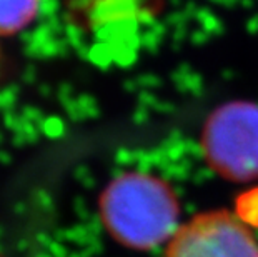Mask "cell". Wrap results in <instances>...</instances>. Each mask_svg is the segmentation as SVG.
<instances>
[{"label":"cell","mask_w":258,"mask_h":257,"mask_svg":"<svg viewBox=\"0 0 258 257\" xmlns=\"http://www.w3.org/2000/svg\"><path fill=\"white\" fill-rule=\"evenodd\" d=\"M40 0H0V37L14 35L35 19Z\"/></svg>","instance_id":"5b68a950"},{"label":"cell","mask_w":258,"mask_h":257,"mask_svg":"<svg viewBox=\"0 0 258 257\" xmlns=\"http://www.w3.org/2000/svg\"><path fill=\"white\" fill-rule=\"evenodd\" d=\"M202 150L223 179H258V106L238 100L213 111L202 130Z\"/></svg>","instance_id":"7a4b0ae2"},{"label":"cell","mask_w":258,"mask_h":257,"mask_svg":"<svg viewBox=\"0 0 258 257\" xmlns=\"http://www.w3.org/2000/svg\"><path fill=\"white\" fill-rule=\"evenodd\" d=\"M139 7L140 0H74L70 12L80 30L102 39L117 34V27L125 34L130 27L135 29L137 20L142 19Z\"/></svg>","instance_id":"277c9868"},{"label":"cell","mask_w":258,"mask_h":257,"mask_svg":"<svg viewBox=\"0 0 258 257\" xmlns=\"http://www.w3.org/2000/svg\"><path fill=\"white\" fill-rule=\"evenodd\" d=\"M237 216L248 227H258V187L240 195L237 202Z\"/></svg>","instance_id":"8992f818"},{"label":"cell","mask_w":258,"mask_h":257,"mask_svg":"<svg viewBox=\"0 0 258 257\" xmlns=\"http://www.w3.org/2000/svg\"><path fill=\"white\" fill-rule=\"evenodd\" d=\"M98 205L108 234L130 249H153L178 231L177 195L167 180L152 174H120L103 189Z\"/></svg>","instance_id":"6da1fadb"},{"label":"cell","mask_w":258,"mask_h":257,"mask_svg":"<svg viewBox=\"0 0 258 257\" xmlns=\"http://www.w3.org/2000/svg\"><path fill=\"white\" fill-rule=\"evenodd\" d=\"M165 257H258V240L238 216L210 211L178 227Z\"/></svg>","instance_id":"3957f363"}]
</instances>
